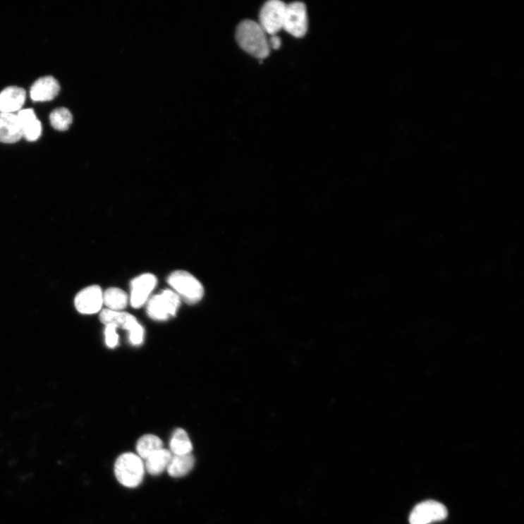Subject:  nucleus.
I'll return each mask as SVG.
<instances>
[{
    "label": "nucleus",
    "instance_id": "obj_1",
    "mask_svg": "<svg viewBox=\"0 0 524 524\" xmlns=\"http://www.w3.org/2000/svg\"><path fill=\"white\" fill-rule=\"evenodd\" d=\"M236 37L239 47L255 58L262 60L269 55L267 34L259 23L252 20L242 21L237 28Z\"/></svg>",
    "mask_w": 524,
    "mask_h": 524
},
{
    "label": "nucleus",
    "instance_id": "obj_2",
    "mask_svg": "<svg viewBox=\"0 0 524 524\" xmlns=\"http://www.w3.org/2000/svg\"><path fill=\"white\" fill-rule=\"evenodd\" d=\"M145 468L138 455L125 453L120 456L115 464L118 481L128 488L138 487L142 482Z\"/></svg>",
    "mask_w": 524,
    "mask_h": 524
},
{
    "label": "nucleus",
    "instance_id": "obj_3",
    "mask_svg": "<svg viewBox=\"0 0 524 524\" xmlns=\"http://www.w3.org/2000/svg\"><path fill=\"white\" fill-rule=\"evenodd\" d=\"M168 284L186 303L195 305L203 298L204 288L201 283L185 270H176L168 278Z\"/></svg>",
    "mask_w": 524,
    "mask_h": 524
},
{
    "label": "nucleus",
    "instance_id": "obj_4",
    "mask_svg": "<svg viewBox=\"0 0 524 524\" xmlns=\"http://www.w3.org/2000/svg\"><path fill=\"white\" fill-rule=\"evenodd\" d=\"M180 305L178 295L172 290L166 289L148 300L147 312L152 320L165 322L176 315Z\"/></svg>",
    "mask_w": 524,
    "mask_h": 524
},
{
    "label": "nucleus",
    "instance_id": "obj_5",
    "mask_svg": "<svg viewBox=\"0 0 524 524\" xmlns=\"http://www.w3.org/2000/svg\"><path fill=\"white\" fill-rule=\"evenodd\" d=\"M286 6L280 0H271L263 6L259 24L267 35H275L283 30Z\"/></svg>",
    "mask_w": 524,
    "mask_h": 524
},
{
    "label": "nucleus",
    "instance_id": "obj_6",
    "mask_svg": "<svg viewBox=\"0 0 524 524\" xmlns=\"http://www.w3.org/2000/svg\"><path fill=\"white\" fill-rule=\"evenodd\" d=\"M283 30L291 35L301 38L308 30V18L306 6L295 2L286 6Z\"/></svg>",
    "mask_w": 524,
    "mask_h": 524
},
{
    "label": "nucleus",
    "instance_id": "obj_7",
    "mask_svg": "<svg viewBox=\"0 0 524 524\" xmlns=\"http://www.w3.org/2000/svg\"><path fill=\"white\" fill-rule=\"evenodd\" d=\"M448 511L445 506L434 500H428L418 505L409 516L411 524H429L446 518Z\"/></svg>",
    "mask_w": 524,
    "mask_h": 524
},
{
    "label": "nucleus",
    "instance_id": "obj_8",
    "mask_svg": "<svg viewBox=\"0 0 524 524\" xmlns=\"http://www.w3.org/2000/svg\"><path fill=\"white\" fill-rule=\"evenodd\" d=\"M103 304V291L99 286H90L83 289L75 299L76 310L84 315L99 312Z\"/></svg>",
    "mask_w": 524,
    "mask_h": 524
},
{
    "label": "nucleus",
    "instance_id": "obj_9",
    "mask_svg": "<svg viewBox=\"0 0 524 524\" xmlns=\"http://www.w3.org/2000/svg\"><path fill=\"white\" fill-rule=\"evenodd\" d=\"M157 282L155 276L150 273L136 277L131 281L130 303L133 308L138 309L145 305Z\"/></svg>",
    "mask_w": 524,
    "mask_h": 524
},
{
    "label": "nucleus",
    "instance_id": "obj_10",
    "mask_svg": "<svg viewBox=\"0 0 524 524\" xmlns=\"http://www.w3.org/2000/svg\"><path fill=\"white\" fill-rule=\"evenodd\" d=\"M23 138L18 117L14 113H0V142L14 144Z\"/></svg>",
    "mask_w": 524,
    "mask_h": 524
},
{
    "label": "nucleus",
    "instance_id": "obj_11",
    "mask_svg": "<svg viewBox=\"0 0 524 524\" xmlns=\"http://www.w3.org/2000/svg\"><path fill=\"white\" fill-rule=\"evenodd\" d=\"M60 85L51 76L37 80L30 90V97L34 102H44L54 99L59 95Z\"/></svg>",
    "mask_w": 524,
    "mask_h": 524
},
{
    "label": "nucleus",
    "instance_id": "obj_12",
    "mask_svg": "<svg viewBox=\"0 0 524 524\" xmlns=\"http://www.w3.org/2000/svg\"><path fill=\"white\" fill-rule=\"evenodd\" d=\"M99 318L105 326H114L117 329L128 331L129 333L140 325L133 315L122 311L105 309L101 312Z\"/></svg>",
    "mask_w": 524,
    "mask_h": 524
},
{
    "label": "nucleus",
    "instance_id": "obj_13",
    "mask_svg": "<svg viewBox=\"0 0 524 524\" xmlns=\"http://www.w3.org/2000/svg\"><path fill=\"white\" fill-rule=\"evenodd\" d=\"M27 98L25 90L8 87L0 93V113H14L20 111Z\"/></svg>",
    "mask_w": 524,
    "mask_h": 524
},
{
    "label": "nucleus",
    "instance_id": "obj_14",
    "mask_svg": "<svg viewBox=\"0 0 524 524\" xmlns=\"http://www.w3.org/2000/svg\"><path fill=\"white\" fill-rule=\"evenodd\" d=\"M22 132L23 138L29 142L37 141L42 133V125L36 117L32 109H23L17 114Z\"/></svg>",
    "mask_w": 524,
    "mask_h": 524
},
{
    "label": "nucleus",
    "instance_id": "obj_15",
    "mask_svg": "<svg viewBox=\"0 0 524 524\" xmlns=\"http://www.w3.org/2000/svg\"><path fill=\"white\" fill-rule=\"evenodd\" d=\"M194 465L195 458L192 453L173 455L166 469L171 477H181L188 475Z\"/></svg>",
    "mask_w": 524,
    "mask_h": 524
},
{
    "label": "nucleus",
    "instance_id": "obj_16",
    "mask_svg": "<svg viewBox=\"0 0 524 524\" xmlns=\"http://www.w3.org/2000/svg\"><path fill=\"white\" fill-rule=\"evenodd\" d=\"M172 456L169 450L164 448L159 449L146 460L145 468L150 475L162 474L167 468Z\"/></svg>",
    "mask_w": 524,
    "mask_h": 524
},
{
    "label": "nucleus",
    "instance_id": "obj_17",
    "mask_svg": "<svg viewBox=\"0 0 524 524\" xmlns=\"http://www.w3.org/2000/svg\"><path fill=\"white\" fill-rule=\"evenodd\" d=\"M103 302L109 310L122 311L128 306V294L118 288H109L103 292Z\"/></svg>",
    "mask_w": 524,
    "mask_h": 524
},
{
    "label": "nucleus",
    "instance_id": "obj_18",
    "mask_svg": "<svg viewBox=\"0 0 524 524\" xmlns=\"http://www.w3.org/2000/svg\"><path fill=\"white\" fill-rule=\"evenodd\" d=\"M170 449L173 455L192 453L193 446L185 429L178 428L174 430L170 441Z\"/></svg>",
    "mask_w": 524,
    "mask_h": 524
},
{
    "label": "nucleus",
    "instance_id": "obj_19",
    "mask_svg": "<svg viewBox=\"0 0 524 524\" xmlns=\"http://www.w3.org/2000/svg\"><path fill=\"white\" fill-rule=\"evenodd\" d=\"M164 443L159 437L148 434L143 436L136 444V451L141 459L147 460L152 454L163 449Z\"/></svg>",
    "mask_w": 524,
    "mask_h": 524
},
{
    "label": "nucleus",
    "instance_id": "obj_20",
    "mask_svg": "<svg viewBox=\"0 0 524 524\" xmlns=\"http://www.w3.org/2000/svg\"><path fill=\"white\" fill-rule=\"evenodd\" d=\"M51 126L57 130L65 131L70 128L73 121L69 109L61 107L54 110L50 116Z\"/></svg>",
    "mask_w": 524,
    "mask_h": 524
},
{
    "label": "nucleus",
    "instance_id": "obj_21",
    "mask_svg": "<svg viewBox=\"0 0 524 524\" xmlns=\"http://www.w3.org/2000/svg\"><path fill=\"white\" fill-rule=\"evenodd\" d=\"M104 334L106 345L109 348H116L118 345L119 341V336L117 333V328L111 325L106 326Z\"/></svg>",
    "mask_w": 524,
    "mask_h": 524
},
{
    "label": "nucleus",
    "instance_id": "obj_22",
    "mask_svg": "<svg viewBox=\"0 0 524 524\" xmlns=\"http://www.w3.org/2000/svg\"><path fill=\"white\" fill-rule=\"evenodd\" d=\"M270 49L278 50L281 47V39L277 35H272L269 41Z\"/></svg>",
    "mask_w": 524,
    "mask_h": 524
}]
</instances>
